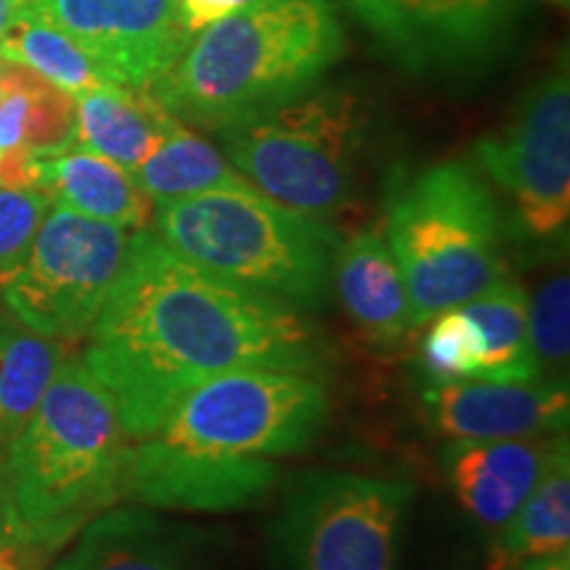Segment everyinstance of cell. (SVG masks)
Here are the masks:
<instances>
[{"mask_svg":"<svg viewBox=\"0 0 570 570\" xmlns=\"http://www.w3.org/2000/svg\"><path fill=\"white\" fill-rule=\"evenodd\" d=\"M75 146L135 173L159 142L169 114L146 92L106 85L75 96Z\"/></svg>","mask_w":570,"mask_h":570,"instance_id":"d6986e66","label":"cell"},{"mask_svg":"<svg viewBox=\"0 0 570 570\" xmlns=\"http://www.w3.org/2000/svg\"><path fill=\"white\" fill-rule=\"evenodd\" d=\"M547 3H552V6H562V9H568L570 0H547Z\"/></svg>","mask_w":570,"mask_h":570,"instance_id":"d6a6232c","label":"cell"},{"mask_svg":"<svg viewBox=\"0 0 570 570\" xmlns=\"http://www.w3.org/2000/svg\"><path fill=\"white\" fill-rule=\"evenodd\" d=\"M82 362L138 441L198 383L252 367L309 373L323 346L294 306L206 273L146 227L130 235Z\"/></svg>","mask_w":570,"mask_h":570,"instance_id":"6da1fadb","label":"cell"},{"mask_svg":"<svg viewBox=\"0 0 570 570\" xmlns=\"http://www.w3.org/2000/svg\"><path fill=\"white\" fill-rule=\"evenodd\" d=\"M53 570H188V562L175 533L151 512L111 508L77 533Z\"/></svg>","mask_w":570,"mask_h":570,"instance_id":"ac0fdd59","label":"cell"},{"mask_svg":"<svg viewBox=\"0 0 570 570\" xmlns=\"http://www.w3.org/2000/svg\"><path fill=\"white\" fill-rule=\"evenodd\" d=\"M156 235L206 273L294 309L333 296L338 233L256 188L156 204Z\"/></svg>","mask_w":570,"mask_h":570,"instance_id":"277c9868","label":"cell"},{"mask_svg":"<svg viewBox=\"0 0 570 570\" xmlns=\"http://www.w3.org/2000/svg\"><path fill=\"white\" fill-rule=\"evenodd\" d=\"M0 188H3V177H0Z\"/></svg>","mask_w":570,"mask_h":570,"instance_id":"836d02e7","label":"cell"},{"mask_svg":"<svg viewBox=\"0 0 570 570\" xmlns=\"http://www.w3.org/2000/svg\"><path fill=\"white\" fill-rule=\"evenodd\" d=\"M481 341V367L475 381L525 383L541 377L529 333V294L523 285L499 281L462 304Z\"/></svg>","mask_w":570,"mask_h":570,"instance_id":"603a6c76","label":"cell"},{"mask_svg":"<svg viewBox=\"0 0 570 570\" xmlns=\"http://www.w3.org/2000/svg\"><path fill=\"white\" fill-rule=\"evenodd\" d=\"M61 362L59 341L0 315V441H11L30 420Z\"/></svg>","mask_w":570,"mask_h":570,"instance_id":"cb8c5ba5","label":"cell"},{"mask_svg":"<svg viewBox=\"0 0 570 570\" xmlns=\"http://www.w3.org/2000/svg\"><path fill=\"white\" fill-rule=\"evenodd\" d=\"M333 294L365 338L377 346H396L417 327L402 269L386 235L375 227L352 235L346 244L341 240L333 267Z\"/></svg>","mask_w":570,"mask_h":570,"instance_id":"2e32d148","label":"cell"},{"mask_svg":"<svg viewBox=\"0 0 570 570\" xmlns=\"http://www.w3.org/2000/svg\"><path fill=\"white\" fill-rule=\"evenodd\" d=\"M130 436L109 391L63 356L40 404L9 441L0 470V531L40 554L61 550L122 499Z\"/></svg>","mask_w":570,"mask_h":570,"instance_id":"7a4b0ae2","label":"cell"},{"mask_svg":"<svg viewBox=\"0 0 570 570\" xmlns=\"http://www.w3.org/2000/svg\"><path fill=\"white\" fill-rule=\"evenodd\" d=\"M275 481L273 460L212 458L148 436L127 446L122 499L156 510L227 512L252 508Z\"/></svg>","mask_w":570,"mask_h":570,"instance_id":"4fadbf2b","label":"cell"},{"mask_svg":"<svg viewBox=\"0 0 570 570\" xmlns=\"http://www.w3.org/2000/svg\"><path fill=\"white\" fill-rule=\"evenodd\" d=\"M383 51L410 75L475 69L518 24L520 0H346Z\"/></svg>","mask_w":570,"mask_h":570,"instance_id":"8fae6325","label":"cell"},{"mask_svg":"<svg viewBox=\"0 0 570 570\" xmlns=\"http://www.w3.org/2000/svg\"><path fill=\"white\" fill-rule=\"evenodd\" d=\"M51 204L40 188H0V275L24 256Z\"/></svg>","mask_w":570,"mask_h":570,"instance_id":"83f0119b","label":"cell"},{"mask_svg":"<svg viewBox=\"0 0 570 570\" xmlns=\"http://www.w3.org/2000/svg\"><path fill=\"white\" fill-rule=\"evenodd\" d=\"M135 183L154 204L212 194V190L252 188L212 142L190 132L169 114L154 151L132 173Z\"/></svg>","mask_w":570,"mask_h":570,"instance_id":"7402d4cb","label":"cell"},{"mask_svg":"<svg viewBox=\"0 0 570 570\" xmlns=\"http://www.w3.org/2000/svg\"><path fill=\"white\" fill-rule=\"evenodd\" d=\"M21 11L61 30L127 90H146L190 40L177 0H24Z\"/></svg>","mask_w":570,"mask_h":570,"instance_id":"7c38bea8","label":"cell"},{"mask_svg":"<svg viewBox=\"0 0 570 570\" xmlns=\"http://www.w3.org/2000/svg\"><path fill=\"white\" fill-rule=\"evenodd\" d=\"M529 333L541 377L547 367L566 370L570 354V281L566 275L547 281L529 298Z\"/></svg>","mask_w":570,"mask_h":570,"instance_id":"4316f807","label":"cell"},{"mask_svg":"<svg viewBox=\"0 0 570 570\" xmlns=\"http://www.w3.org/2000/svg\"><path fill=\"white\" fill-rule=\"evenodd\" d=\"M386 240L417 327L504 281L494 196L468 161L433 164L389 206Z\"/></svg>","mask_w":570,"mask_h":570,"instance_id":"5b68a950","label":"cell"},{"mask_svg":"<svg viewBox=\"0 0 570 570\" xmlns=\"http://www.w3.org/2000/svg\"><path fill=\"white\" fill-rule=\"evenodd\" d=\"M35 558L38 554L0 531V570H35Z\"/></svg>","mask_w":570,"mask_h":570,"instance_id":"f546056e","label":"cell"},{"mask_svg":"<svg viewBox=\"0 0 570 570\" xmlns=\"http://www.w3.org/2000/svg\"><path fill=\"white\" fill-rule=\"evenodd\" d=\"M570 399L558 381H452L423 391V417L446 441L523 439L568 428Z\"/></svg>","mask_w":570,"mask_h":570,"instance_id":"5bb4252c","label":"cell"},{"mask_svg":"<svg viewBox=\"0 0 570 570\" xmlns=\"http://www.w3.org/2000/svg\"><path fill=\"white\" fill-rule=\"evenodd\" d=\"M423 341V365L433 383H452L479 377L481 341L473 320L462 306L441 312L431 320Z\"/></svg>","mask_w":570,"mask_h":570,"instance_id":"484cf974","label":"cell"},{"mask_svg":"<svg viewBox=\"0 0 570 570\" xmlns=\"http://www.w3.org/2000/svg\"><path fill=\"white\" fill-rule=\"evenodd\" d=\"M568 431L523 439L449 441L441 452L446 481L462 510L491 531L502 529L537 487Z\"/></svg>","mask_w":570,"mask_h":570,"instance_id":"9a60e30c","label":"cell"},{"mask_svg":"<svg viewBox=\"0 0 570 570\" xmlns=\"http://www.w3.org/2000/svg\"><path fill=\"white\" fill-rule=\"evenodd\" d=\"M130 235L51 204L24 256L0 275L6 309L42 338L85 336L125 265Z\"/></svg>","mask_w":570,"mask_h":570,"instance_id":"ba28073f","label":"cell"},{"mask_svg":"<svg viewBox=\"0 0 570 570\" xmlns=\"http://www.w3.org/2000/svg\"><path fill=\"white\" fill-rule=\"evenodd\" d=\"M0 59L38 71L71 98L114 85L75 40L30 11H19L6 27L0 38Z\"/></svg>","mask_w":570,"mask_h":570,"instance_id":"d4e9b609","label":"cell"},{"mask_svg":"<svg viewBox=\"0 0 570 570\" xmlns=\"http://www.w3.org/2000/svg\"><path fill=\"white\" fill-rule=\"evenodd\" d=\"M325 420L327 394L317 381L291 370L252 367L198 383L151 439L212 458L273 460L304 452Z\"/></svg>","mask_w":570,"mask_h":570,"instance_id":"52a82bcc","label":"cell"},{"mask_svg":"<svg viewBox=\"0 0 570 570\" xmlns=\"http://www.w3.org/2000/svg\"><path fill=\"white\" fill-rule=\"evenodd\" d=\"M415 487L362 473H309L277 520L285 570H394Z\"/></svg>","mask_w":570,"mask_h":570,"instance_id":"9c48e42d","label":"cell"},{"mask_svg":"<svg viewBox=\"0 0 570 570\" xmlns=\"http://www.w3.org/2000/svg\"><path fill=\"white\" fill-rule=\"evenodd\" d=\"M570 552V452L568 441L550 460L515 515L499 529L489 570H515L547 554Z\"/></svg>","mask_w":570,"mask_h":570,"instance_id":"44dd1931","label":"cell"},{"mask_svg":"<svg viewBox=\"0 0 570 570\" xmlns=\"http://www.w3.org/2000/svg\"><path fill=\"white\" fill-rule=\"evenodd\" d=\"M38 188L46 190L53 204L90 219L125 230H146L154 219L156 204L142 194L132 173L75 142L56 154L38 156Z\"/></svg>","mask_w":570,"mask_h":570,"instance_id":"e0dca14e","label":"cell"},{"mask_svg":"<svg viewBox=\"0 0 570 570\" xmlns=\"http://www.w3.org/2000/svg\"><path fill=\"white\" fill-rule=\"evenodd\" d=\"M75 98L38 71L0 59V151L27 148L35 156L75 142Z\"/></svg>","mask_w":570,"mask_h":570,"instance_id":"ffe728a7","label":"cell"},{"mask_svg":"<svg viewBox=\"0 0 570 570\" xmlns=\"http://www.w3.org/2000/svg\"><path fill=\"white\" fill-rule=\"evenodd\" d=\"M254 3H259V0H177V11H180L183 30L190 38L214 21L244 11Z\"/></svg>","mask_w":570,"mask_h":570,"instance_id":"f1b7e54d","label":"cell"},{"mask_svg":"<svg viewBox=\"0 0 570 570\" xmlns=\"http://www.w3.org/2000/svg\"><path fill=\"white\" fill-rule=\"evenodd\" d=\"M481 167L508 190L523 230L539 240L570 223V82L554 69L533 85L502 132L475 142Z\"/></svg>","mask_w":570,"mask_h":570,"instance_id":"30bf717a","label":"cell"},{"mask_svg":"<svg viewBox=\"0 0 570 570\" xmlns=\"http://www.w3.org/2000/svg\"><path fill=\"white\" fill-rule=\"evenodd\" d=\"M344 53L331 0H259L204 27L148 85L156 106L188 125H227L302 96Z\"/></svg>","mask_w":570,"mask_h":570,"instance_id":"3957f363","label":"cell"},{"mask_svg":"<svg viewBox=\"0 0 570 570\" xmlns=\"http://www.w3.org/2000/svg\"><path fill=\"white\" fill-rule=\"evenodd\" d=\"M235 173L277 204L325 219L354 194L365 109L348 90L302 92L219 130Z\"/></svg>","mask_w":570,"mask_h":570,"instance_id":"8992f818","label":"cell"},{"mask_svg":"<svg viewBox=\"0 0 570 570\" xmlns=\"http://www.w3.org/2000/svg\"><path fill=\"white\" fill-rule=\"evenodd\" d=\"M21 9H24V0H0V38Z\"/></svg>","mask_w":570,"mask_h":570,"instance_id":"1f68e13d","label":"cell"},{"mask_svg":"<svg viewBox=\"0 0 570 570\" xmlns=\"http://www.w3.org/2000/svg\"><path fill=\"white\" fill-rule=\"evenodd\" d=\"M515 570H570V552H560V554H547V558H537L523 562Z\"/></svg>","mask_w":570,"mask_h":570,"instance_id":"4dcf8cb0","label":"cell"}]
</instances>
